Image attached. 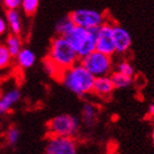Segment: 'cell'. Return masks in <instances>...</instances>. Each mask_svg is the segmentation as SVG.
<instances>
[{"instance_id":"obj_17","label":"cell","mask_w":154,"mask_h":154,"mask_svg":"<svg viewBox=\"0 0 154 154\" xmlns=\"http://www.w3.org/2000/svg\"><path fill=\"white\" fill-rule=\"evenodd\" d=\"M74 23L71 20L69 16H66L64 18L60 19L55 24V32H56V35H61L65 36L69 31H71L73 28H74Z\"/></svg>"},{"instance_id":"obj_13","label":"cell","mask_w":154,"mask_h":154,"mask_svg":"<svg viewBox=\"0 0 154 154\" xmlns=\"http://www.w3.org/2000/svg\"><path fill=\"white\" fill-rule=\"evenodd\" d=\"M6 21L8 24V29L12 34L21 35L23 31L22 17L19 10H6Z\"/></svg>"},{"instance_id":"obj_22","label":"cell","mask_w":154,"mask_h":154,"mask_svg":"<svg viewBox=\"0 0 154 154\" xmlns=\"http://www.w3.org/2000/svg\"><path fill=\"white\" fill-rule=\"evenodd\" d=\"M22 0H1V5L6 10H18L21 8Z\"/></svg>"},{"instance_id":"obj_1","label":"cell","mask_w":154,"mask_h":154,"mask_svg":"<svg viewBox=\"0 0 154 154\" xmlns=\"http://www.w3.org/2000/svg\"><path fill=\"white\" fill-rule=\"evenodd\" d=\"M58 80L76 96L85 97L91 94L95 77L78 62L62 72Z\"/></svg>"},{"instance_id":"obj_18","label":"cell","mask_w":154,"mask_h":154,"mask_svg":"<svg viewBox=\"0 0 154 154\" xmlns=\"http://www.w3.org/2000/svg\"><path fill=\"white\" fill-rule=\"evenodd\" d=\"M13 57L6 48L5 43H0V71H5L9 68L12 64Z\"/></svg>"},{"instance_id":"obj_6","label":"cell","mask_w":154,"mask_h":154,"mask_svg":"<svg viewBox=\"0 0 154 154\" xmlns=\"http://www.w3.org/2000/svg\"><path fill=\"white\" fill-rule=\"evenodd\" d=\"M68 16L75 26H82L85 29L98 28L107 21L105 13L94 9H77Z\"/></svg>"},{"instance_id":"obj_8","label":"cell","mask_w":154,"mask_h":154,"mask_svg":"<svg viewBox=\"0 0 154 154\" xmlns=\"http://www.w3.org/2000/svg\"><path fill=\"white\" fill-rule=\"evenodd\" d=\"M112 26L113 23L106 21L98 28L96 38V51L112 56L116 54L115 43L112 38Z\"/></svg>"},{"instance_id":"obj_26","label":"cell","mask_w":154,"mask_h":154,"mask_svg":"<svg viewBox=\"0 0 154 154\" xmlns=\"http://www.w3.org/2000/svg\"><path fill=\"white\" fill-rule=\"evenodd\" d=\"M0 6H1V0H0Z\"/></svg>"},{"instance_id":"obj_3","label":"cell","mask_w":154,"mask_h":154,"mask_svg":"<svg viewBox=\"0 0 154 154\" xmlns=\"http://www.w3.org/2000/svg\"><path fill=\"white\" fill-rule=\"evenodd\" d=\"M99 28V26H98ZM98 28L85 29L74 26V28L65 35L67 41L74 48L79 58L88 55L96 50V38Z\"/></svg>"},{"instance_id":"obj_24","label":"cell","mask_w":154,"mask_h":154,"mask_svg":"<svg viewBox=\"0 0 154 154\" xmlns=\"http://www.w3.org/2000/svg\"><path fill=\"white\" fill-rule=\"evenodd\" d=\"M149 116L150 117H153L154 118V103H152V105H150L149 106Z\"/></svg>"},{"instance_id":"obj_21","label":"cell","mask_w":154,"mask_h":154,"mask_svg":"<svg viewBox=\"0 0 154 154\" xmlns=\"http://www.w3.org/2000/svg\"><path fill=\"white\" fill-rule=\"evenodd\" d=\"M117 72H120L122 74L132 77L134 74V68L128 61H121L117 65Z\"/></svg>"},{"instance_id":"obj_9","label":"cell","mask_w":154,"mask_h":154,"mask_svg":"<svg viewBox=\"0 0 154 154\" xmlns=\"http://www.w3.org/2000/svg\"><path fill=\"white\" fill-rule=\"evenodd\" d=\"M112 38L115 43V50L117 54H125L129 51L132 44V38L130 33L121 26H112Z\"/></svg>"},{"instance_id":"obj_19","label":"cell","mask_w":154,"mask_h":154,"mask_svg":"<svg viewBox=\"0 0 154 154\" xmlns=\"http://www.w3.org/2000/svg\"><path fill=\"white\" fill-rule=\"evenodd\" d=\"M40 0H22L21 2V9L23 13L28 17L33 16L36 12Z\"/></svg>"},{"instance_id":"obj_11","label":"cell","mask_w":154,"mask_h":154,"mask_svg":"<svg viewBox=\"0 0 154 154\" xmlns=\"http://www.w3.org/2000/svg\"><path fill=\"white\" fill-rule=\"evenodd\" d=\"M113 90H115V87H113L112 82H111L109 76L95 77L91 93L95 94L97 97L106 99V98L110 97Z\"/></svg>"},{"instance_id":"obj_7","label":"cell","mask_w":154,"mask_h":154,"mask_svg":"<svg viewBox=\"0 0 154 154\" xmlns=\"http://www.w3.org/2000/svg\"><path fill=\"white\" fill-rule=\"evenodd\" d=\"M78 144L75 138L48 135L43 154H77Z\"/></svg>"},{"instance_id":"obj_14","label":"cell","mask_w":154,"mask_h":154,"mask_svg":"<svg viewBox=\"0 0 154 154\" xmlns=\"http://www.w3.org/2000/svg\"><path fill=\"white\" fill-rule=\"evenodd\" d=\"M14 58H16V64L21 69L31 68L34 65L36 60L34 52L29 48H22Z\"/></svg>"},{"instance_id":"obj_15","label":"cell","mask_w":154,"mask_h":154,"mask_svg":"<svg viewBox=\"0 0 154 154\" xmlns=\"http://www.w3.org/2000/svg\"><path fill=\"white\" fill-rule=\"evenodd\" d=\"M110 79L112 82V85L115 87V89H125V88H128L129 86H131L132 79L131 76H128V75H125L120 73V72H113L109 75Z\"/></svg>"},{"instance_id":"obj_12","label":"cell","mask_w":154,"mask_h":154,"mask_svg":"<svg viewBox=\"0 0 154 154\" xmlns=\"http://www.w3.org/2000/svg\"><path fill=\"white\" fill-rule=\"evenodd\" d=\"M98 119V107L93 103H85L82 107V117L80 123L86 128H94Z\"/></svg>"},{"instance_id":"obj_2","label":"cell","mask_w":154,"mask_h":154,"mask_svg":"<svg viewBox=\"0 0 154 154\" xmlns=\"http://www.w3.org/2000/svg\"><path fill=\"white\" fill-rule=\"evenodd\" d=\"M46 60L62 72L79 62V56L65 36L56 35L52 38Z\"/></svg>"},{"instance_id":"obj_23","label":"cell","mask_w":154,"mask_h":154,"mask_svg":"<svg viewBox=\"0 0 154 154\" xmlns=\"http://www.w3.org/2000/svg\"><path fill=\"white\" fill-rule=\"evenodd\" d=\"M8 31V24L3 17L0 16V36H3Z\"/></svg>"},{"instance_id":"obj_10","label":"cell","mask_w":154,"mask_h":154,"mask_svg":"<svg viewBox=\"0 0 154 154\" xmlns=\"http://www.w3.org/2000/svg\"><path fill=\"white\" fill-rule=\"evenodd\" d=\"M21 99V90L16 86H10L0 93V113L5 115L12 110V108Z\"/></svg>"},{"instance_id":"obj_5","label":"cell","mask_w":154,"mask_h":154,"mask_svg":"<svg viewBox=\"0 0 154 154\" xmlns=\"http://www.w3.org/2000/svg\"><path fill=\"white\" fill-rule=\"evenodd\" d=\"M79 63L94 77L109 76L112 73V56L95 51L79 60Z\"/></svg>"},{"instance_id":"obj_4","label":"cell","mask_w":154,"mask_h":154,"mask_svg":"<svg viewBox=\"0 0 154 154\" xmlns=\"http://www.w3.org/2000/svg\"><path fill=\"white\" fill-rule=\"evenodd\" d=\"M80 119L74 115L61 113L53 117L46 125L48 135H57V137H71L79 132Z\"/></svg>"},{"instance_id":"obj_20","label":"cell","mask_w":154,"mask_h":154,"mask_svg":"<svg viewBox=\"0 0 154 154\" xmlns=\"http://www.w3.org/2000/svg\"><path fill=\"white\" fill-rule=\"evenodd\" d=\"M19 138H20V131L18 130V128H16V127H10L7 130L6 142L9 145H11V146L16 145L18 143V141H19Z\"/></svg>"},{"instance_id":"obj_25","label":"cell","mask_w":154,"mask_h":154,"mask_svg":"<svg viewBox=\"0 0 154 154\" xmlns=\"http://www.w3.org/2000/svg\"><path fill=\"white\" fill-rule=\"evenodd\" d=\"M152 140L154 141V129H153V131H152Z\"/></svg>"},{"instance_id":"obj_16","label":"cell","mask_w":154,"mask_h":154,"mask_svg":"<svg viewBox=\"0 0 154 154\" xmlns=\"http://www.w3.org/2000/svg\"><path fill=\"white\" fill-rule=\"evenodd\" d=\"M5 45H6V48H8V51H9V53L11 54V56L14 58L17 56V54L21 51V48H23L21 35H17V34L10 33L9 35L7 36Z\"/></svg>"}]
</instances>
